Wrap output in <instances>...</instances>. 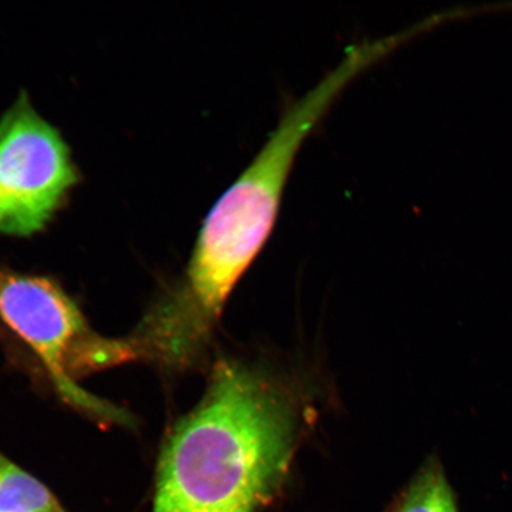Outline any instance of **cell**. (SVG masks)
<instances>
[{"mask_svg": "<svg viewBox=\"0 0 512 512\" xmlns=\"http://www.w3.org/2000/svg\"><path fill=\"white\" fill-rule=\"evenodd\" d=\"M0 320L40 358L64 399L101 419L127 421L125 413L82 390L73 375L133 358L134 350L93 335L78 305L54 281L0 268Z\"/></svg>", "mask_w": 512, "mask_h": 512, "instance_id": "cell-3", "label": "cell"}, {"mask_svg": "<svg viewBox=\"0 0 512 512\" xmlns=\"http://www.w3.org/2000/svg\"><path fill=\"white\" fill-rule=\"evenodd\" d=\"M78 182L61 133L23 92L0 119V234L27 238L41 232Z\"/></svg>", "mask_w": 512, "mask_h": 512, "instance_id": "cell-4", "label": "cell"}, {"mask_svg": "<svg viewBox=\"0 0 512 512\" xmlns=\"http://www.w3.org/2000/svg\"><path fill=\"white\" fill-rule=\"evenodd\" d=\"M296 419L284 395L221 363L160 453L153 512H256L286 475Z\"/></svg>", "mask_w": 512, "mask_h": 512, "instance_id": "cell-1", "label": "cell"}, {"mask_svg": "<svg viewBox=\"0 0 512 512\" xmlns=\"http://www.w3.org/2000/svg\"><path fill=\"white\" fill-rule=\"evenodd\" d=\"M390 55L386 40L363 41L302 98L294 101L247 169L214 204L198 234L188 280L192 303L214 319L277 222L300 147L351 81Z\"/></svg>", "mask_w": 512, "mask_h": 512, "instance_id": "cell-2", "label": "cell"}, {"mask_svg": "<svg viewBox=\"0 0 512 512\" xmlns=\"http://www.w3.org/2000/svg\"><path fill=\"white\" fill-rule=\"evenodd\" d=\"M393 512H458L451 485L437 460L422 467Z\"/></svg>", "mask_w": 512, "mask_h": 512, "instance_id": "cell-6", "label": "cell"}, {"mask_svg": "<svg viewBox=\"0 0 512 512\" xmlns=\"http://www.w3.org/2000/svg\"><path fill=\"white\" fill-rule=\"evenodd\" d=\"M0 512H66L46 485L0 454Z\"/></svg>", "mask_w": 512, "mask_h": 512, "instance_id": "cell-5", "label": "cell"}]
</instances>
